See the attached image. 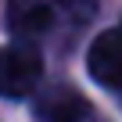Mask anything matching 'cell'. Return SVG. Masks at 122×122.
<instances>
[{
	"mask_svg": "<svg viewBox=\"0 0 122 122\" xmlns=\"http://www.w3.org/2000/svg\"><path fill=\"white\" fill-rule=\"evenodd\" d=\"M93 15V0H7V29L18 40H40L61 25H83Z\"/></svg>",
	"mask_w": 122,
	"mask_h": 122,
	"instance_id": "6da1fadb",
	"label": "cell"
},
{
	"mask_svg": "<svg viewBox=\"0 0 122 122\" xmlns=\"http://www.w3.org/2000/svg\"><path fill=\"white\" fill-rule=\"evenodd\" d=\"M43 79V54L32 40H11L7 47H0V97L22 101L32 97V90Z\"/></svg>",
	"mask_w": 122,
	"mask_h": 122,
	"instance_id": "7a4b0ae2",
	"label": "cell"
},
{
	"mask_svg": "<svg viewBox=\"0 0 122 122\" xmlns=\"http://www.w3.org/2000/svg\"><path fill=\"white\" fill-rule=\"evenodd\" d=\"M32 111L40 122H83L90 104L76 86L65 83H50V86H36L32 90Z\"/></svg>",
	"mask_w": 122,
	"mask_h": 122,
	"instance_id": "3957f363",
	"label": "cell"
},
{
	"mask_svg": "<svg viewBox=\"0 0 122 122\" xmlns=\"http://www.w3.org/2000/svg\"><path fill=\"white\" fill-rule=\"evenodd\" d=\"M86 68L101 86L122 90V29H108L93 40L86 54Z\"/></svg>",
	"mask_w": 122,
	"mask_h": 122,
	"instance_id": "277c9868",
	"label": "cell"
},
{
	"mask_svg": "<svg viewBox=\"0 0 122 122\" xmlns=\"http://www.w3.org/2000/svg\"><path fill=\"white\" fill-rule=\"evenodd\" d=\"M118 29H122V25H118Z\"/></svg>",
	"mask_w": 122,
	"mask_h": 122,
	"instance_id": "5b68a950",
	"label": "cell"
}]
</instances>
